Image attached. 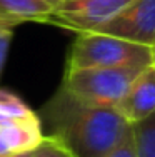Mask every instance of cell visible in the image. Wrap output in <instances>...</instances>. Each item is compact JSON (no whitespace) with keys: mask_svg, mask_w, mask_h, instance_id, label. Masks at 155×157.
<instances>
[{"mask_svg":"<svg viewBox=\"0 0 155 157\" xmlns=\"http://www.w3.org/2000/svg\"><path fill=\"white\" fill-rule=\"evenodd\" d=\"M103 157H137L135 152V145H134V139H132V127H130V134L125 136L115 147L110 152H107Z\"/></svg>","mask_w":155,"mask_h":157,"instance_id":"11","label":"cell"},{"mask_svg":"<svg viewBox=\"0 0 155 157\" xmlns=\"http://www.w3.org/2000/svg\"><path fill=\"white\" fill-rule=\"evenodd\" d=\"M43 136L39 115L18 95L0 89V157L32 152Z\"/></svg>","mask_w":155,"mask_h":157,"instance_id":"4","label":"cell"},{"mask_svg":"<svg viewBox=\"0 0 155 157\" xmlns=\"http://www.w3.org/2000/svg\"><path fill=\"white\" fill-rule=\"evenodd\" d=\"M142 69L143 67H65L60 87L85 104L115 109Z\"/></svg>","mask_w":155,"mask_h":157,"instance_id":"3","label":"cell"},{"mask_svg":"<svg viewBox=\"0 0 155 157\" xmlns=\"http://www.w3.org/2000/svg\"><path fill=\"white\" fill-rule=\"evenodd\" d=\"M50 12L42 0H0V24L13 29L24 22H43Z\"/></svg>","mask_w":155,"mask_h":157,"instance_id":"8","label":"cell"},{"mask_svg":"<svg viewBox=\"0 0 155 157\" xmlns=\"http://www.w3.org/2000/svg\"><path fill=\"white\" fill-rule=\"evenodd\" d=\"M134 0H64L43 20L73 32H94Z\"/></svg>","mask_w":155,"mask_h":157,"instance_id":"5","label":"cell"},{"mask_svg":"<svg viewBox=\"0 0 155 157\" xmlns=\"http://www.w3.org/2000/svg\"><path fill=\"white\" fill-rule=\"evenodd\" d=\"M153 50H155V44H153Z\"/></svg>","mask_w":155,"mask_h":157,"instance_id":"14","label":"cell"},{"mask_svg":"<svg viewBox=\"0 0 155 157\" xmlns=\"http://www.w3.org/2000/svg\"><path fill=\"white\" fill-rule=\"evenodd\" d=\"M30 157H75L68 149H65L55 137L43 136V140L30 152Z\"/></svg>","mask_w":155,"mask_h":157,"instance_id":"10","label":"cell"},{"mask_svg":"<svg viewBox=\"0 0 155 157\" xmlns=\"http://www.w3.org/2000/svg\"><path fill=\"white\" fill-rule=\"evenodd\" d=\"M115 109L128 124L155 112V60L137 74Z\"/></svg>","mask_w":155,"mask_h":157,"instance_id":"7","label":"cell"},{"mask_svg":"<svg viewBox=\"0 0 155 157\" xmlns=\"http://www.w3.org/2000/svg\"><path fill=\"white\" fill-rule=\"evenodd\" d=\"M55 137L75 157H103L125 136L130 124L112 107L85 104L58 89L43 105L42 117Z\"/></svg>","mask_w":155,"mask_h":157,"instance_id":"1","label":"cell"},{"mask_svg":"<svg viewBox=\"0 0 155 157\" xmlns=\"http://www.w3.org/2000/svg\"><path fill=\"white\" fill-rule=\"evenodd\" d=\"M12 35H13V27L0 24V74H2L3 65H5V60H7V54H9L10 42H12Z\"/></svg>","mask_w":155,"mask_h":157,"instance_id":"12","label":"cell"},{"mask_svg":"<svg viewBox=\"0 0 155 157\" xmlns=\"http://www.w3.org/2000/svg\"><path fill=\"white\" fill-rule=\"evenodd\" d=\"M42 2H43V3H45V5H49V7H50V9H52V10H54V9H57V7H58V5H60V3H62V2H64V0H42Z\"/></svg>","mask_w":155,"mask_h":157,"instance_id":"13","label":"cell"},{"mask_svg":"<svg viewBox=\"0 0 155 157\" xmlns=\"http://www.w3.org/2000/svg\"><path fill=\"white\" fill-rule=\"evenodd\" d=\"M98 33H107L140 45L155 44V0H134L112 20L100 25Z\"/></svg>","mask_w":155,"mask_h":157,"instance_id":"6","label":"cell"},{"mask_svg":"<svg viewBox=\"0 0 155 157\" xmlns=\"http://www.w3.org/2000/svg\"><path fill=\"white\" fill-rule=\"evenodd\" d=\"M130 127L137 157H155V112Z\"/></svg>","mask_w":155,"mask_h":157,"instance_id":"9","label":"cell"},{"mask_svg":"<svg viewBox=\"0 0 155 157\" xmlns=\"http://www.w3.org/2000/svg\"><path fill=\"white\" fill-rule=\"evenodd\" d=\"M155 60L152 47L98 32H80L68 50L67 67H145Z\"/></svg>","mask_w":155,"mask_h":157,"instance_id":"2","label":"cell"}]
</instances>
